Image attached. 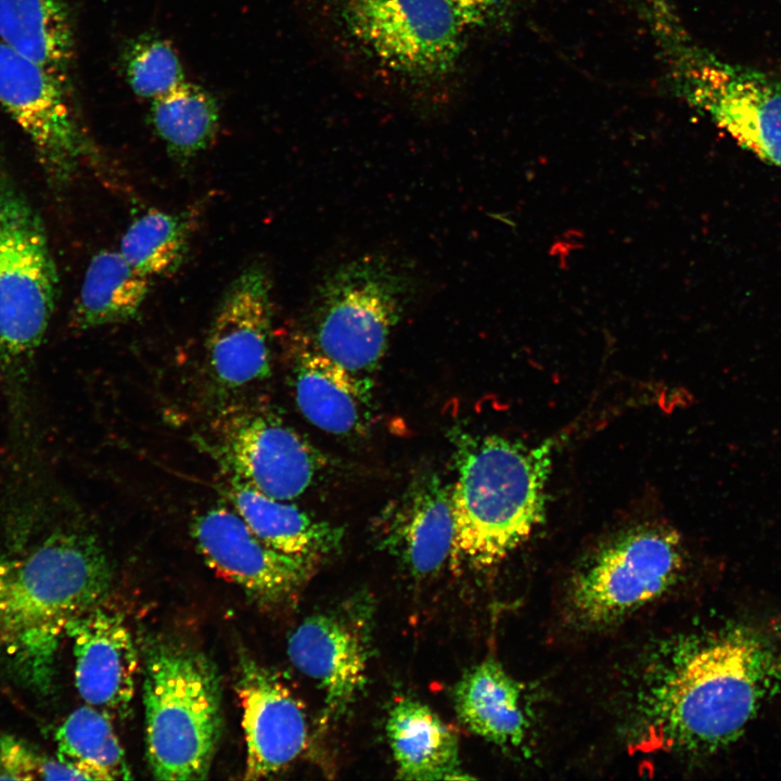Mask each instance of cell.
I'll return each instance as SVG.
<instances>
[{
	"label": "cell",
	"instance_id": "21",
	"mask_svg": "<svg viewBox=\"0 0 781 781\" xmlns=\"http://www.w3.org/2000/svg\"><path fill=\"white\" fill-rule=\"evenodd\" d=\"M453 702L459 719L476 735L499 745L524 741L529 725L520 684L495 660L465 671L454 687Z\"/></svg>",
	"mask_w": 781,
	"mask_h": 781
},
{
	"label": "cell",
	"instance_id": "29",
	"mask_svg": "<svg viewBox=\"0 0 781 781\" xmlns=\"http://www.w3.org/2000/svg\"><path fill=\"white\" fill-rule=\"evenodd\" d=\"M463 27L484 26L502 9L505 0H446Z\"/></svg>",
	"mask_w": 781,
	"mask_h": 781
},
{
	"label": "cell",
	"instance_id": "25",
	"mask_svg": "<svg viewBox=\"0 0 781 781\" xmlns=\"http://www.w3.org/2000/svg\"><path fill=\"white\" fill-rule=\"evenodd\" d=\"M151 103L154 129L175 157L191 158L214 140L219 120L218 105L203 88L185 81Z\"/></svg>",
	"mask_w": 781,
	"mask_h": 781
},
{
	"label": "cell",
	"instance_id": "16",
	"mask_svg": "<svg viewBox=\"0 0 781 781\" xmlns=\"http://www.w3.org/2000/svg\"><path fill=\"white\" fill-rule=\"evenodd\" d=\"M65 635L73 645L79 695L111 717L126 716L135 695L139 656L124 616L102 603L72 619Z\"/></svg>",
	"mask_w": 781,
	"mask_h": 781
},
{
	"label": "cell",
	"instance_id": "24",
	"mask_svg": "<svg viewBox=\"0 0 781 781\" xmlns=\"http://www.w3.org/2000/svg\"><path fill=\"white\" fill-rule=\"evenodd\" d=\"M56 757L88 780H129L131 770L105 712L88 705L69 714L55 731Z\"/></svg>",
	"mask_w": 781,
	"mask_h": 781
},
{
	"label": "cell",
	"instance_id": "6",
	"mask_svg": "<svg viewBox=\"0 0 781 781\" xmlns=\"http://www.w3.org/2000/svg\"><path fill=\"white\" fill-rule=\"evenodd\" d=\"M56 290V268L39 217L0 183V377L17 418Z\"/></svg>",
	"mask_w": 781,
	"mask_h": 781
},
{
	"label": "cell",
	"instance_id": "1",
	"mask_svg": "<svg viewBox=\"0 0 781 781\" xmlns=\"http://www.w3.org/2000/svg\"><path fill=\"white\" fill-rule=\"evenodd\" d=\"M113 576L99 539L76 526L57 525L20 553L0 546V666L49 693L67 624L103 603Z\"/></svg>",
	"mask_w": 781,
	"mask_h": 781
},
{
	"label": "cell",
	"instance_id": "23",
	"mask_svg": "<svg viewBox=\"0 0 781 781\" xmlns=\"http://www.w3.org/2000/svg\"><path fill=\"white\" fill-rule=\"evenodd\" d=\"M149 279L119 251H100L87 268L73 311L74 327L85 330L131 320L146 298Z\"/></svg>",
	"mask_w": 781,
	"mask_h": 781
},
{
	"label": "cell",
	"instance_id": "15",
	"mask_svg": "<svg viewBox=\"0 0 781 781\" xmlns=\"http://www.w3.org/2000/svg\"><path fill=\"white\" fill-rule=\"evenodd\" d=\"M379 545L414 577L437 573L452 554L451 487L433 471L415 476L375 518Z\"/></svg>",
	"mask_w": 781,
	"mask_h": 781
},
{
	"label": "cell",
	"instance_id": "11",
	"mask_svg": "<svg viewBox=\"0 0 781 781\" xmlns=\"http://www.w3.org/2000/svg\"><path fill=\"white\" fill-rule=\"evenodd\" d=\"M191 535L205 563L263 607L292 599L316 564L269 547L234 509L225 505L196 514Z\"/></svg>",
	"mask_w": 781,
	"mask_h": 781
},
{
	"label": "cell",
	"instance_id": "17",
	"mask_svg": "<svg viewBox=\"0 0 781 781\" xmlns=\"http://www.w3.org/2000/svg\"><path fill=\"white\" fill-rule=\"evenodd\" d=\"M364 628L345 613L306 617L290 635L287 655L324 693L328 717H340L364 688L368 668Z\"/></svg>",
	"mask_w": 781,
	"mask_h": 781
},
{
	"label": "cell",
	"instance_id": "10",
	"mask_svg": "<svg viewBox=\"0 0 781 781\" xmlns=\"http://www.w3.org/2000/svg\"><path fill=\"white\" fill-rule=\"evenodd\" d=\"M220 449L235 477L259 492L290 501L327 466L325 456L272 411L244 407L220 421Z\"/></svg>",
	"mask_w": 781,
	"mask_h": 781
},
{
	"label": "cell",
	"instance_id": "28",
	"mask_svg": "<svg viewBox=\"0 0 781 781\" xmlns=\"http://www.w3.org/2000/svg\"><path fill=\"white\" fill-rule=\"evenodd\" d=\"M88 780L57 757L50 758L27 741L0 733V780Z\"/></svg>",
	"mask_w": 781,
	"mask_h": 781
},
{
	"label": "cell",
	"instance_id": "12",
	"mask_svg": "<svg viewBox=\"0 0 781 781\" xmlns=\"http://www.w3.org/2000/svg\"><path fill=\"white\" fill-rule=\"evenodd\" d=\"M66 82L0 43V104L34 143L43 166L66 178L85 150Z\"/></svg>",
	"mask_w": 781,
	"mask_h": 781
},
{
	"label": "cell",
	"instance_id": "14",
	"mask_svg": "<svg viewBox=\"0 0 781 781\" xmlns=\"http://www.w3.org/2000/svg\"><path fill=\"white\" fill-rule=\"evenodd\" d=\"M236 677L246 744L244 779L268 778L286 768L306 748L307 715L291 689L249 655L240 656Z\"/></svg>",
	"mask_w": 781,
	"mask_h": 781
},
{
	"label": "cell",
	"instance_id": "20",
	"mask_svg": "<svg viewBox=\"0 0 781 781\" xmlns=\"http://www.w3.org/2000/svg\"><path fill=\"white\" fill-rule=\"evenodd\" d=\"M386 733L397 777L405 780H460L456 733L426 704L405 697L389 709Z\"/></svg>",
	"mask_w": 781,
	"mask_h": 781
},
{
	"label": "cell",
	"instance_id": "2",
	"mask_svg": "<svg viewBox=\"0 0 781 781\" xmlns=\"http://www.w3.org/2000/svg\"><path fill=\"white\" fill-rule=\"evenodd\" d=\"M781 684V643L730 626L691 645L651 688L646 729L658 746L705 752L735 739Z\"/></svg>",
	"mask_w": 781,
	"mask_h": 781
},
{
	"label": "cell",
	"instance_id": "18",
	"mask_svg": "<svg viewBox=\"0 0 781 781\" xmlns=\"http://www.w3.org/2000/svg\"><path fill=\"white\" fill-rule=\"evenodd\" d=\"M292 383L302 414L334 435L361 434L372 415V380L355 374L300 340L292 361Z\"/></svg>",
	"mask_w": 781,
	"mask_h": 781
},
{
	"label": "cell",
	"instance_id": "8",
	"mask_svg": "<svg viewBox=\"0 0 781 781\" xmlns=\"http://www.w3.org/2000/svg\"><path fill=\"white\" fill-rule=\"evenodd\" d=\"M683 548L666 526L643 524L609 539L574 576L567 603L588 628L613 624L663 596L678 579Z\"/></svg>",
	"mask_w": 781,
	"mask_h": 781
},
{
	"label": "cell",
	"instance_id": "4",
	"mask_svg": "<svg viewBox=\"0 0 781 781\" xmlns=\"http://www.w3.org/2000/svg\"><path fill=\"white\" fill-rule=\"evenodd\" d=\"M221 703L218 670L205 653L168 639L146 643L145 747L155 779L207 778L222 732Z\"/></svg>",
	"mask_w": 781,
	"mask_h": 781
},
{
	"label": "cell",
	"instance_id": "5",
	"mask_svg": "<svg viewBox=\"0 0 781 781\" xmlns=\"http://www.w3.org/2000/svg\"><path fill=\"white\" fill-rule=\"evenodd\" d=\"M408 272L383 255H364L331 270L318 285L300 338L348 371L368 376L384 357L412 295Z\"/></svg>",
	"mask_w": 781,
	"mask_h": 781
},
{
	"label": "cell",
	"instance_id": "3",
	"mask_svg": "<svg viewBox=\"0 0 781 781\" xmlns=\"http://www.w3.org/2000/svg\"><path fill=\"white\" fill-rule=\"evenodd\" d=\"M452 554L490 566L525 542L546 514L552 443L528 446L499 435L451 432Z\"/></svg>",
	"mask_w": 781,
	"mask_h": 781
},
{
	"label": "cell",
	"instance_id": "22",
	"mask_svg": "<svg viewBox=\"0 0 781 781\" xmlns=\"http://www.w3.org/2000/svg\"><path fill=\"white\" fill-rule=\"evenodd\" d=\"M0 38L66 82L72 35L61 0H0Z\"/></svg>",
	"mask_w": 781,
	"mask_h": 781
},
{
	"label": "cell",
	"instance_id": "26",
	"mask_svg": "<svg viewBox=\"0 0 781 781\" xmlns=\"http://www.w3.org/2000/svg\"><path fill=\"white\" fill-rule=\"evenodd\" d=\"M189 228L182 217L150 210L125 231L119 253L148 278L167 276L182 264L189 248Z\"/></svg>",
	"mask_w": 781,
	"mask_h": 781
},
{
	"label": "cell",
	"instance_id": "27",
	"mask_svg": "<svg viewBox=\"0 0 781 781\" xmlns=\"http://www.w3.org/2000/svg\"><path fill=\"white\" fill-rule=\"evenodd\" d=\"M125 73L132 91L151 102L185 82L177 53L169 43L155 37L131 44L125 57Z\"/></svg>",
	"mask_w": 781,
	"mask_h": 781
},
{
	"label": "cell",
	"instance_id": "19",
	"mask_svg": "<svg viewBox=\"0 0 781 781\" xmlns=\"http://www.w3.org/2000/svg\"><path fill=\"white\" fill-rule=\"evenodd\" d=\"M231 477L227 494L233 509L269 547L316 563L341 547L342 527Z\"/></svg>",
	"mask_w": 781,
	"mask_h": 781
},
{
	"label": "cell",
	"instance_id": "9",
	"mask_svg": "<svg viewBox=\"0 0 781 781\" xmlns=\"http://www.w3.org/2000/svg\"><path fill=\"white\" fill-rule=\"evenodd\" d=\"M676 80L688 101L737 143L781 170V81L675 42Z\"/></svg>",
	"mask_w": 781,
	"mask_h": 781
},
{
	"label": "cell",
	"instance_id": "7",
	"mask_svg": "<svg viewBox=\"0 0 781 781\" xmlns=\"http://www.w3.org/2000/svg\"><path fill=\"white\" fill-rule=\"evenodd\" d=\"M332 23L357 53L412 85L458 69L464 27L446 0H327Z\"/></svg>",
	"mask_w": 781,
	"mask_h": 781
},
{
	"label": "cell",
	"instance_id": "13",
	"mask_svg": "<svg viewBox=\"0 0 781 781\" xmlns=\"http://www.w3.org/2000/svg\"><path fill=\"white\" fill-rule=\"evenodd\" d=\"M271 285L259 265L244 269L229 285L207 337L215 380L235 389L269 377L272 323Z\"/></svg>",
	"mask_w": 781,
	"mask_h": 781
}]
</instances>
